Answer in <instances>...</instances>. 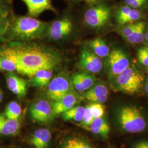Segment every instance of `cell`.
I'll use <instances>...</instances> for the list:
<instances>
[{"mask_svg":"<svg viewBox=\"0 0 148 148\" xmlns=\"http://www.w3.org/2000/svg\"><path fill=\"white\" fill-rule=\"evenodd\" d=\"M0 50L14 60L16 72L30 79L40 70H52L60 62L54 51L36 45L16 43L0 48Z\"/></svg>","mask_w":148,"mask_h":148,"instance_id":"1","label":"cell"},{"mask_svg":"<svg viewBox=\"0 0 148 148\" xmlns=\"http://www.w3.org/2000/svg\"><path fill=\"white\" fill-rule=\"evenodd\" d=\"M47 24L32 16H20L13 21L11 33L16 38L31 40L42 37L46 31Z\"/></svg>","mask_w":148,"mask_h":148,"instance_id":"2","label":"cell"},{"mask_svg":"<svg viewBox=\"0 0 148 148\" xmlns=\"http://www.w3.org/2000/svg\"><path fill=\"white\" fill-rule=\"evenodd\" d=\"M144 82L143 73L135 66L130 65L114 79L113 87L117 91L133 95L142 91Z\"/></svg>","mask_w":148,"mask_h":148,"instance_id":"3","label":"cell"},{"mask_svg":"<svg viewBox=\"0 0 148 148\" xmlns=\"http://www.w3.org/2000/svg\"><path fill=\"white\" fill-rule=\"evenodd\" d=\"M117 118L122 129L127 133L142 132L147 127V120L142 112L136 106L122 107L118 112Z\"/></svg>","mask_w":148,"mask_h":148,"instance_id":"4","label":"cell"},{"mask_svg":"<svg viewBox=\"0 0 148 148\" xmlns=\"http://www.w3.org/2000/svg\"><path fill=\"white\" fill-rule=\"evenodd\" d=\"M47 87L48 97L54 101H58L69 92L75 90L71 77L64 71L51 79Z\"/></svg>","mask_w":148,"mask_h":148,"instance_id":"5","label":"cell"},{"mask_svg":"<svg viewBox=\"0 0 148 148\" xmlns=\"http://www.w3.org/2000/svg\"><path fill=\"white\" fill-rule=\"evenodd\" d=\"M130 65L129 59L122 50L113 49L108 56L107 68L108 74L111 79H114L121 74Z\"/></svg>","mask_w":148,"mask_h":148,"instance_id":"6","label":"cell"},{"mask_svg":"<svg viewBox=\"0 0 148 148\" xmlns=\"http://www.w3.org/2000/svg\"><path fill=\"white\" fill-rule=\"evenodd\" d=\"M111 16L109 8L104 5H98L90 8L86 12L84 19L89 27L101 28L109 21Z\"/></svg>","mask_w":148,"mask_h":148,"instance_id":"7","label":"cell"},{"mask_svg":"<svg viewBox=\"0 0 148 148\" xmlns=\"http://www.w3.org/2000/svg\"><path fill=\"white\" fill-rule=\"evenodd\" d=\"M79 64L81 69L90 74H97L103 68V62L101 58L88 48L82 49Z\"/></svg>","mask_w":148,"mask_h":148,"instance_id":"8","label":"cell"},{"mask_svg":"<svg viewBox=\"0 0 148 148\" xmlns=\"http://www.w3.org/2000/svg\"><path fill=\"white\" fill-rule=\"evenodd\" d=\"M30 114L35 121L44 123L51 121L54 116L52 106L45 99H41L34 103L30 107Z\"/></svg>","mask_w":148,"mask_h":148,"instance_id":"9","label":"cell"},{"mask_svg":"<svg viewBox=\"0 0 148 148\" xmlns=\"http://www.w3.org/2000/svg\"><path fill=\"white\" fill-rule=\"evenodd\" d=\"M73 30V23L68 18L53 21L48 27V36L54 41H58L67 36Z\"/></svg>","mask_w":148,"mask_h":148,"instance_id":"10","label":"cell"},{"mask_svg":"<svg viewBox=\"0 0 148 148\" xmlns=\"http://www.w3.org/2000/svg\"><path fill=\"white\" fill-rule=\"evenodd\" d=\"M82 99H83L82 96L79 95L76 90L69 92L58 101H54L52 105L54 115H57L69 110L78 104Z\"/></svg>","mask_w":148,"mask_h":148,"instance_id":"11","label":"cell"},{"mask_svg":"<svg viewBox=\"0 0 148 148\" xmlns=\"http://www.w3.org/2000/svg\"><path fill=\"white\" fill-rule=\"evenodd\" d=\"M109 90L104 84H95L89 90L82 93V97L91 103L103 104L108 100Z\"/></svg>","mask_w":148,"mask_h":148,"instance_id":"12","label":"cell"},{"mask_svg":"<svg viewBox=\"0 0 148 148\" xmlns=\"http://www.w3.org/2000/svg\"><path fill=\"white\" fill-rule=\"evenodd\" d=\"M71 79L75 90L82 93L90 88L96 82L95 76L86 71L74 73Z\"/></svg>","mask_w":148,"mask_h":148,"instance_id":"13","label":"cell"},{"mask_svg":"<svg viewBox=\"0 0 148 148\" xmlns=\"http://www.w3.org/2000/svg\"><path fill=\"white\" fill-rule=\"evenodd\" d=\"M5 81L8 88L15 95L19 98L26 95L28 84L25 79L13 72H7L5 75Z\"/></svg>","mask_w":148,"mask_h":148,"instance_id":"14","label":"cell"},{"mask_svg":"<svg viewBox=\"0 0 148 148\" xmlns=\"http://www.w3.org/2000/svg\"><path fill=\"white\" fill-rule=\"evenodd\" d=\"M26 5L28 13L32 17H37L46 11H54L52 0H21Z\"/></svg>","mask_w":148,"mask_h":148,"instance_id":"15","label":"cell"},{"mask_svg":"<svg viewBox=\"0 0 148 148\" xmlns=\"http://www.w3.org/2000/svg\"><path fill=\"white\" fill-rule=\"evenodd\" d=\"M51 137V133L48 129L40 128L33 133L30 142L35 148H48Z\"/></svg>","mask_w":148,"mask_h":148,"instance_id":"16","label":"cell"},{"mask_svg":"<svg viewBox=\"0 0 148 148\" xmlns=\"http://www.w3.org/2000/svg\"><path fill=\"white\" fill-rule=\"evenodd\" d=\"M20 128L19 121L11 120L0 113V135L10 136L16 134Z\"/></svg>","mask_w":148,"mask_h":148,"instance_id":"17","label":"cell"},{"mask_svg":"<svg viewBox=\"0 0 148 148\" xmlns=\"http://www.w3.org/2000/svg\"><path fill=\"white\" fill-rule=\"evenodd\" d=\"M88 130L103 138L108 137L110 132V126L104 117L95 118Z\"/></svg>","mask_w":148,"mask_h":148,"instance_id":"18","label":"cell"},{"mask_svg":"<svg viewBox=\"0 0 148 148\" xmlns=\"http://www.w3.org/2000/svg\"><path fill=\"white\" fill-rule=\"evenodd\" d=\"M52 76L53 72L52 70H40L31 78L30 83L34 87H45L49 84Z\"/></svg>","mask_w":148,"mask_h":148,"instance_id":"19","label":"cell"},{"mask_svg":"<svg viewBox=\"0 0 148 148\" xmlns=\"http://www.w3.org/2000/svg\"><path fill=\"white\" fill-rule=\"evenodd\" d=\"M88 46L93 53L100 58H105L110 52V48L105 41L101 38H96L88 42Z\"/></svg>","mask_w":148,"mask_h":148,"instance_id":"20","label":"cell"},{"mask_svg":"<svg viewBox=\"0 0 148 148\" xmlns=\"http://www.w3.org/2000/svg\"><path fill=\"white\" fill-rule=\"evenodd\" d=\"M86 107L82 106H75L69 110L62 114V117L65 121L74 120L75 121H82L84 116Z\"/></svg>","mask_w":148,"mask_h":148,"instance_id":"21","label":"cell"},{"mask_svg":"<svg viewBox=\"0 0 148 148\" xmlns=\"http://www.w3.org/2000/svg\"><path fill=\"white\" fill-rule=\"evenodd\" d=\"M146 23L143 21L138 22L137 26L132 34L127 38V41L132 44H139L144 40Z\"/></svg>","mask_w":148,"mask_h":148,"instance_id":"22","label":"cell"},{"mask_svg":"<svg viewBox=\"0 0 148 148\" xmlns=\"http://www.w3.org/2000/svg\"><path fill=\"white\" fill-rule=\"evenodd\" d=\"M21 112V106L16 101H11L6 106L4 115L10 119L19 121Z\"/></svg>","mask_w":148,"mask_h":148,"instance_id":"23","label":"cell"},{"mask_svg":"<svg viewBox=\"0 0 148 148\" xmlns=\"http://www.w3.org/2000/svg\"><path fill=\"white\" fill-rule=\"evenodd\" d=\"M17 71V65L13 59L0 50V71L14 72Z\"/></svg>","mask_w":148,"mask_h":148,"instance_id":"24","label":"cell"},{"mask_svg":"<svg viewBox=\"0 0 148 148\" xmlns=\"http://www.w3.org/2000/svg\"><path fill=\"white\" fill-rule=\"evenodd\" d=\"M63 148H92V146L85 140L79 138L69 139L65 144Z\"/></svg>","mask_w":148,"mask_h":148,"instance_id":"25","label":"cell"},{"mask_svg":"<svg viewBox=\"0 0 148 148\" xmlns=\"http://www.w3.org/2000/svg\"><path fill=\"white\" fill-rule=\"evenodd\" d=\"M90 106V109L94 118L104 116L106 111V107L101 103H92Z\"/></svg>","mask_w":148,"mask_h":148,"instance_id":"26","label":"cell"},{"mask_svg":"<svg viewBox=\"0 0 148 148\" xmlns=\"http://www.w3.org/2000/svg\"><path fill=\"white\" fill-rule=\"evenodd\" d=\"M141 17V13L137 9H134L132 8L129 14L127 17L122 21L121 25H125L129 23H132L134 21H138Z\"/></svg>","mask_w":148,"mask_h":148,"instance_id":"27","label":"cell"},{"mask_svg":"<svg viewBox=\"0 0 148 148\" xmlns=\"http://www.w3.org/2000/svg\"><path fill=\"white\" fill-rule=\"evenodd\" d=\"M137 57L140 63L145 66H148V46L138 49Z\"/></svg>","mask_w":148,"mask_h":148,"instance_id":"28","label":"cell"},{"mask_svg":"<svg viewBox=\"0 0 148 148\" xmlns=\"http://www.w3.org/2000/svg\"><path fill=\"white\" fill-rule=\"evenodd\" d=\"M10 13V5L8 0H0V21L8 18Z\"/></svg>","mask_w":148,"mask_h":148,"instance_id":"29","label":"cell"},{"mask_svg":"<svg viewBox=\"0 0 148 148\" xmlns=\"http://www.w3.org/2000/svg\"><path fill=\"white\" fill-rule=\"evenodd\" d=\"M94 119L95 118L92 115V114L90 109V106L88 105L86 107L84 116L83 119H82V121L81 122V123L82 126H84L86 129L88 130V127H90L91 123L92 122Z\"/></svg>","mask_w":148,"mask_h":148,"instance_id":"30","label":"cell"},{"mask_svg":"<svg viewBox=\"0 0 148 148\" xmlns=\"http://www.w3.org/2000/svg\"><path fill=\"white\" fill-rule=\"evenodd\" d=\"M132 8L131 7H130L129 5H126L120 8L118 10L116 14V20L117 23L120 25H121L122 21H123L129 14Z\"/></svg>","mask_w":148,"mask_h":148,"instance_id":"31","label":"cell"},{"mask_svg":"<svg viewBox=\"0 0 148 148\" xmlns=\"http://www.w3.org/2000/svg\"><path fill=\"white\" fill-rule=\"evenodd\" d=\"M138 23H132L127 24L122 29L121 34L122 36L126 38L130 36L135 30L137 26Z\"/></svg>","mask_w":148,"mask_h":148,"instance_id":"32","label":"cell"},{"mask_svg":"<svg viewBox=\"0 0 148 148\" xmlns=\"http://www.w3.org/2000/svg\"><path fill=\"white\" fill-rule=\"evenodd\" d=\"M8 18L0 21V39L3 37L10 27Z\"/></svg>","mask_w":148,"mask_h":148,"instance_id":"33","label":"cell"},{"mask_svg":"<svg viewBox=\"0 0 148 148\" xmlns=\"http://www.w3.org/2000/svg\"><path fill=\"white\" fill-rule=\"evenodd\" d=\"M147 0H125L127 5L134 9H137L142 7L146 2Z\"/></svg>","mask_w":148,"mask_h":148,"instance_id":"34","label":"cell"},{"mask_svg":"<svg viewBox=\"0 0 148 148\" xmlns=\"http://www.w3.org/2000/svg\"><path fill=\"white\" fill-rule=\"evenodd\" d=\"M132 148H148V140H142L134 143Z\"/></svg>","mask_w":148,"mask_h":148,"instance_id":"35","label":"cell"},{"mask_svg":"<svg viewBox=\"0 0 148 148\" xmlns=\"http://www.w3.org/2000/svg\"><path fill=\"white\" fill-rule=\"evenodd\" d=\"M144 88L145 92L147 93L148 95V78H147L145 81V85H144Z\"/></svg>","mask_w":148,"mask_h":148,"instance_id":"36","label":"cell"},{"mask_svg":"<svg viewBox=\"0 0 148 148\" xmlns=\"http://www.w3.org/2000/svg\"><path fill=\"white\" fill-rule=\"evenodd\" d=\"M3 98V94L2 91L0 89V103L2 101Z\"/></svg>","mask_w":148,"mask_h":148,"instance_id":"37","label":"cell"},{"mask_svg":"<svg viewBox=\"0 0 148 148\" xmlns=\"http://www.w3.org/2000/svg\"><path fill=\"white\" fill-rule=\"evenodd\" d=\"M144 38L147 41V42L148 43V32H146L145 33V36H144Z\"/></svg>","mask_w":148,"mask_h":148,"instance_id":"38","label":"cell"},{"mask_svg":"<svg viewBox=\"0 0 148 148\" xmlns=\"http://www.w3.org/2000/svg\"><path fill=\"white\" fill-rule=\"evenodd\" d=\"M89 1H95L97 0H89Z\"/></svg>","mask_w":148,"mask_h":148,"instance_id":"39","label":"cell"},{"mask_svg":"<svg viewBox=\"0 0 148 148\" xmlns=\"http://www.w3.org/2000/svg\"><path fill=\"white\" fill-rule=\"evenodd\" d=\"M147 67H148V68H147V72H148V66H147Z\"/></svg>","mask_w":148,"mask_h":148,"instance_id":"40","label":"cell"},{"mask_svg":"<svg viewBox=\"0 0 148 148\" xmlns=\"http://www.w3.org/2000/svg\"><path fill=\"white\" fill-rule=\"evenodd\" d=\"M112 148V147H110V148Z\"/></svg>","mask_w":148,"mask_h":148,"instance_id":"41","label":"cell"}]
</instances>
